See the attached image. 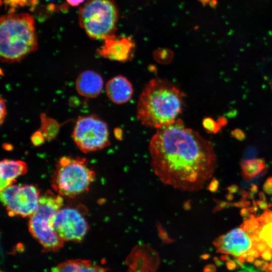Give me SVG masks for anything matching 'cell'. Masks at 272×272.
<instances>
[{"mask_svg": "<svg viewBox=\"0 0 272 272\" xmlns=\"http://www.w3.org/2000/svg\"><path fill=\"white\" fill-rule=\"evenodd\" d=\"M149 151L155 175L164 184L180 191L201 189L214 172L213 145L179 118L157 129Z\"/></svg>", "mask_w": 272, "mask_h": 272, "instance_id": "cell-1", "label": "cell"}, {"mask_svg": "<svg viewBox=\"0 0 272 272\" xmlns=\"http://www.w3.org/2000/svg\"><path fill=\"white\" fill-rule=\"evenodd\" d=\"M185 94L166 80L153 79L139 97L137 118L147 127L159 129L176 121L181 113Z\"/></svg>", "mask_w": 272, "mask_h": 272, "instance_id": "cell-2", "label": "cell"}, {"mask_svg": "<svg viewBox=\"0 0 272 272\" xmlns=\"http://www.w3.org/2000/svg\"><path fill=\"white\" fill-rule=\"evenodd\" d=\"M38 47L33 18L28 13H11L1 18L0 58L2 62L20 61Z\"/></svg>", "mask_w": 272, "mask_h": 272, "instance_id": "cell-3", "label": "cell"}, {"mask_svg": "<svg viewBox=\"0 0 272 272\" xmlns=\"http://www.w3.org/2000/svg\"><path fill=\"white\" fill-rule=\"evenodd\" d=\"M95 176L86 158L63 156L56 162L51 186L61 196L72 198L88 191Z\"/></svg>", "mask_w": 272, "mask_h": 272, "instance_id": "cell-4", "label": "cell"}, {"mask_svg": "<svg viewBox=\"0 0 272 272\" xmlns=\"http://www.w3.org/2000/svg\"><path fill=\"white\" fill-rule=\"evenodd\" d=\"M62 206V196L48 190L40 196L36 211L29 217V231L44 251L57 252L63 246L64 241L52 226L54 216Z\"/></svg>", "mask_w": 272, "mask_h": 272, "instance_id": "cell-5", "label": "cell"}, {"mask_svg": "<svg viewBox=\"0 0 272 272\" xmlns=\"http://www.w3.org/2000/svg\"><path fill=\"white\" fill-rule=\"evenodd\" d=\"M118 17L112 0H88L79 10V24L89 37L105 40L114 35Z\"/></svg>", "mask_w": 272, "mask_h": 272, "instance_id": "cell-6", "label": "cell"}, {"mask_svg": "<svg viewBox=\"0 0 272 272\" xmlns=\"http://www.w3.org/2000/svg\"><path fill=\"white\" fill-rule=\"evenodd\" d=\"M72 136L77 146L85 153L103 149L110 145L107 124L95 114L79 117Z\"/></svg>", "mask_w": 272, "mask_h": 272, "instance_id": "cell-7", "label": "cell"}, {"mask_svg": "<svg viewBox=\"0 0 272 272\" xmlns=\"http://www.w3.org/2000/svg\"><path fill=\"white\" fill-rule=\"evenodd\" d=\"M40 190L35 185L11 184L1 190V199L10 217H30L36 211Z\"/></svg>", "mask_w": 272, "mask_h": 272, "instance_id": "cell-8", "label": "cell"}, {"mask_svg": "<svg viewBox=\"0 0 272 272\" xmlns=\"http://www.w3.org/2000/svg\"><path fill=\"white\" fill-rule=\"evenodd\" d=\"M213 244L217 252L230 255L241 262L253 261L260 257L250 235L241 227L220 236Z\"/></svg>", "mask_w": 272, "mask_h": 272, "instance_id": "cell-9", "label": "cell"}, {"mask_svg": "<svg viewBox=\"0 0 272 272\" xmlns=\"http://www.w3.org/2000/svg\"><path fill=\"white\" fill-rule=\"evenodd\" d=\"M52 226L63 241L80 242L89 229L88 224L81 211L69 207L61 208L57 211Z\"/></svg>", "mask_w": 272, "mask_h": 272, "instance_id": "cell-10", "label": "cell"}, {"mask_svg": "<svg viewBox=\"0 0 272 272\" xmlns=\"http://www.w3.org/2000/svg\"><path fill=\"white\" fill-rule=\"evenodd\" d=\"M104 41V44L97 49L101 56L120 62H126L132 59L135 43L130 37H116L114 35Z\"/></svg>", "mask_w": 272, "mask_h": 272, "instance_id": "cell-11", "label": "cell"}, {"mask_svg": "<svg viewBox=\"0 0 272 272\" xmlns=\"http://www.w3.org/2000/svg\"><path fill=\"white\" fill-rule=\"evenodd\" d=\"M105 88L108 97L116 104L126 103L130 100L133 93L131 83L122 75L110 79L106 83Z\"/></svg>", "mask_w": 272, "mask_h": 272, "instance_id": "cell-12", "label": "cell"}, {"mask_svg": "<svg viewBox=\"0 0 272 272\" xmlns=\"http://www.w3.org/2000/svg\"><path fill=\"white\" fill-rule=\"evenodd\" d=\"M103 87V80L97 73L86 70L78 76L76 81V89L81 96L93 98L98 96Z\"/></svg>", "mask_w": 272, "mask_h": 272, "instance_id": "cell-13", "label": "cell"}, {"mask_svg": "<svg viewBox=\"0 0 272 272\" xmlns=\"http://www.w3.org/2000/svg\"><path fill=\"white\" fill-rule=\"evenodd\" d=\"M27 171V165L23 161L6 159L1 161V190L13 184L16 181V178L25 174Z\"/></svg>", "mask_w": 272, "mask_h": 272, "instance_id": "cell-14", "label": "cell"}, {"mask_svg": "<svg viewBox=\"0 0 272 272\" xmlns=\"http://www.w3.org/2000/svg\"><path fill=\"white\" fill-rule=\"evenodd\" d=\"M107 270L90 260L74 259L59 263L49 272H107Z\"/></svg>", "mask_w": 272, "mask_h": 272, "instance_id": "cell-15", "label": "cell"}, {"mask_svg": "<svg viewBox=\"0 0 272 272\" xmlns=\"http://www.w3.org/2000/svg\"><path fill=\"white\" fill-rule=\"evenodd\" d=\"M241 166L243 178L249 180L265 169L266 164L263 159H252L242 160Z\"/></svg>", "mask_w": 272, "mask_h": 272, "instance_id": "cell-16", "label": "cell"}, {"mask_svg": "<svg viewBox=\"0 0 272 272\" xmlns=\"http://www.w3.org/2000/svg\"><path fill=\"white\" fill-rule=\"evenodd\" d=\"M40 130L45 140L50 141L54 139L59 130L60 125L52 118L47 117L45 114L41 115Z\"/></svg>", "mask_w": 272, "mask_h": 272, "instance_id": "cell-17", "label": "cell"}, {"mask_svg": "<svg viewBox=\"0 0 272 272\" xmlns=\"http://www.w3.org/2000/svg\"><path fill=\"white\" fill-rule=\"evenodd\" d=\"M261 226L257 217L252 219H247L241 225V227L244 229L248 234L252 235L254 233L255 229Z\"/></svg>", "mask_w": 272, "mask_h": 272, "instance_id": "cell-18", "label": "cell"}, {"mask_svg": "<svg viewBox=\"0 0 272 272\" xmlns=\"http://www.w3.org/2000/svg\"><path fill=\"white\" fill-rule=\"evenodd\" d=\"M202 125L206 130L210 132L217 133L220 129L218 122L211 118H205L202 121Z\"/></svg>", "mask_w": 272, "mask_h": 272, "instance_id": "cell-19", "label": "cell"}, {"mask_svg": "<svg viewBox=\"0 0 272 272\" xmlns=\"http://www.w3.org/2000/svg\"><path fill=\"white\" fill-rule=\"evenodd\" d=\"M45 139L39 129L34 132L31 137V141L33 144L35 146L41 145L44 142Z\"/></svg>", "mask_w": 272, "mask_h": 272, "instance_id": "cell-20", "label": "cell"}, {"mask_svg": "<svg viewBox=\"0 0 272 272\" xmlns=\"http://www.w3.org/2000/svg\"><path fill=\"white\" fill-rule=\"evenodd\" d=\"M35 0H6L10 5L14 7L24 6L33 3Z\"/></svg>", "mask_w": 272, "mask_h": 272, "instance_id": "cell-21", "label": "cell"}, {"mask_svg": "<svg viewBox=\"0 0 272 272\" xmlns=\"http://www.w3.org/2000/svg\"><path fill=\"white\" fill-rule=\"evenodd\" d=\"M0 103H1L0 123H1V125H2L3 122H4L5 118L7 114V111L5 100L2 97H1Z\"/></svg>", "mask_w": 272, "mask_h": 272, "instance_id": "cell-22", "label": "cell"}, {"mask_svg": "<svg viewBox=\"0 0 272 272\" xmlns=\"http://www.w3.org/2000/svg\"><path fill=\"white\" fill-rule=\"evenodd\" d=\"M263 191L268 194H272V177L268 178L263 185Z\"/></svg>", "mask_w": 272, "mask_h": 272, "instance_id": "cell-23", "label": "cell"}, {"mask_svg": "<svg viewBox=\"0 0 272 272\" xmlns=\"http://www.w3.org/2000/svg\"><path fill=\"white\" fill-rule=\"evenodd\" d=\"M219 185L218 180L216 178H213L207 188L210 191L215 192L218 190Z\"/></svg>", "mask_w": 272, "mask_h": 272, "instance_id": "cell-24", "label": "cell"}, {"mask_svg": "<svg viewBox=\"0 0 272 272\" xmlns=\"http://www.w3.org/2000/svg\"><path fill=\"white\" fill-rule=\"evenodd\" d=\"M230 206H233V204L230 202H225V201L219 202L218 203L217 206L215 208L214 211L216 212V211H219L222 209L227 208L228 207H230Z\"/></svg>", "mask_w": 272, "mask_h": 272, "instance_id": "cell-25", "label": "cell"}, {"mask_svg": "<svg viewBox=\"0 0 272 272\" xmlns=\"http://www.w3.org/2000/svg\"><path fill=\"white\" fill-rule=\"evenodd\" d=\"M256 202L257 206L262 210H267L269 207L272 206L271 204H268L265 201L261 200L256 201Z\"/></svg>", "mask_w": 272, "mask_h": 272, "instance_id": "cell-26", "label": "cell"}, {"mask_svg": "<svg viewBox=\"0 0 272 272\" xmlns=\"http://www.w3.org/2000/svg\"><path fill=\"white\" fill-rule=\"evenodd\" d=\"M233 204V206L237 207H247L250 205V202L249 201H246L245 198H243L238 202H235Z\"/></svg>", "mask_w": 272, "mask_h": 272, "instance_id": "cell-27", "label": "cell"}, {"mask_svg": "<svg viewBox=\"0 0 272 272\" xmlns=\"http://www.w3.org/2000/svg\"><path fill=\"white\" fill-rule=\"evenodd\" d=\"M227 189L229 193L233 194L238 191V187L237 185L234 184L229 186Z\"/></svg>", "mask_w": 272, "mask_h": 272, "instance_id": "cell-28", "label": "cell"}, {"mask_svg": "<svg viewBox=\"0 0 272 272\" xmlns=\"http://www.w3.org/2000/svg\"><path fill=\"white\" fill-rule=\"evenodd\" d=\"M240 213L241 216L245 219L247 217V216L249 215V214H250L248 209L245 208H242L240 210Z\"/></svg>", "mask_w": 272, "mask_h": 272, "instance_id": "cell-29", "label": "cell"}, {"mask_svg": "<svg viewBox=\"0 0 272 272\" xmlns=\"http://www.w3.org/2000/svg\"><path fill=\"white\" fill-rule=\"evenodd\" d=\"M84 0H66L67 3L73 6H76L82 3Z\"/></svg>", "mask_w": 272, "mask_h": 272, "instance_id": "cell-30", "label": "cell"}, {"mask_svg": "<svg viewBox=\"0 0 272 272\" xmlns=\"http://www.w3.org/2000/svg\"><path fill=\"white\" fill-rule=\"evenodd\" d=\"M242 195L243 196V197L245 198V197H252V194L251 193H250V192H247V191H243L242 192Z\"/></svg>", "mask_w": 272, "mask_h": 272, "instance_id": "cell-31", "label": "cell"}, {"mask_svg": "<svg viewBox=\"0 0 272 272\" xmlns=\"http://www.w3.org/2000/svg\"><path fill=\"white\" fill-rule=\"evenodd\" d=\"M250 191H251L252 194H254V193H256L257 192V191H258L257 186L256 185H252L251 186V187L250 188Z\"/></svg>", "mask_w": 272, "mask_h": 272, "instance_id": "cell-32", "label": "cell"}, {"mask_svg": "<svg viewBox=\"0 0 272 272\" xmlns=\"http://www.w3.org/2000/svg\"><path fill=\"white\" fill-rule=\"evenodd\" d=\"M258 195H259L260 200L265 201L266 200L265 196L263 192H259Z\"/></svg>", "mask_w": 272, "mask_h": 272, "instance_id": "cell-33", "label": "cell"}, {"mask_svg": "<svg viewBox=\"0 0 272 272\" xmlns=\"http://www.w3.org/2000/svg\"><path fill=\"white\" fill-rule=\"evenodd\" d=\"M226 198L228 200H231L233 199L234 198V196L233 195H232V193H229L228 194H227L226 195Z\"/></svg>", "mask_w": 272, "mask_h": 272, "instance_id": "cell-34", "label": "cell"}, {"mask_svg": "<svg viewBox=\"0 0 272 272\" xmlns=\"http://www.w3.org/2000/svg\"><path fill=\"white\" fill-rule=\"evenodd\" d=\"M270 272H272V270H271V271H270Z\"/></svg>", "mask_w": 272, "mask_h": 272, "instance_id": "cell-35", "label": "cell"}, {"mask_svg": "<svg viewBox=\"0 0 272 272\" xmlns=\"http://www.w3.org/2000/svg\"><path fill=\"white\" fill-rule=\"evenodd\" d=\"M1 272H3L2 271H1Z\"/></svg>", "mask_w": 272, "mask_h": 272, "instance_id": "cell-36", "label": "cell"}, {"mask_svg": "<svg viewBox=\"0 0 272 272\" xmlns=\"http://www.w3.org/2000/svg\"><path fill=\"white\" fill-rule=\"evenodd\" d=\"M271 200H272V198H271Z\"/></svg>", "mask_w": 272, "mask_h": 272, "instance_id": "cell-37", "label": "cell"}]
</instances>
